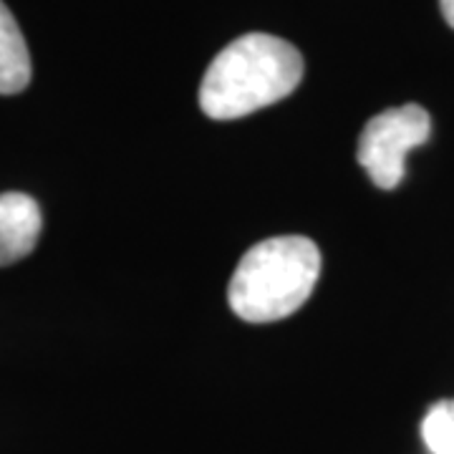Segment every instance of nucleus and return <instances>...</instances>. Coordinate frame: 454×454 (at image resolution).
I'll return each instance as SVG.
<instances>
[{"label":"nucleus","instance_id":"obj_6","mask_svg":"<svg viewBox=\"0 0 454 454\" xmlns=\"http://www.w3.org/2000/svg\"><path fill=\"white\" fill-rule=\"evenodd\" d=\"M422 439L432 454H454V399L429 406L422 419Z\"/></svg>","mask_w":454,"mask_h":454},{"label":"nucleus","instance_id":"obj_2","mask_svg":"<svg viewBox=\"0 0 454 454\" xmlns=\"http://www.w3.org/2000/svg\"><path fill=\"white\" fill-rule=\"evenodd\" d=\"M321 276V253L313 240L283 235L253 245L227 286L235 316L247 324L288 318L310 298Z\"/></svg>","mask_w":454,"mask_h":454},{"label":"nucleus","instance_id":"obj_3","mask_svg":"<svg viewBox=\"0 0 454 454\" xmlns=\"http://www.w3.org/2000/svg\"><path fill=\"white\" fill-rule=\"evenodd\" d=\"M432 119L419 104H404L369 119L358 137V164L381 190H394L406 175V154L424 145Z\"/></svg>","mask_w":454,"mask_h":454},{"label":"nucleus","instance_id":"obj_1","mask_svg":"<svg viewBox=\"0 0 454 454\" xmlns=\"http://www.w3.org/2000/svg\"><path fill=\"white\" fill-rule=\"evenodd\" d=\"M303 79V56L270 33H247L212 59L200 86L210 119H240L286 98Z\"/></svg>","mask_w":454,"mask_h":454},{"label":"nucleus","instance_id":"obj_4","mask_svg":"<svg viewBox=\"0 0 454 454\" xmlns=\"http://www.w3.org/2000/svg\"><path fill=\"white\" fill-rule=\"evenodd\" d=\"M41 207L31 195H0V265H11L33 253L41 235Z\"/></svg>","mask_w":454,"mask_h":454},{"label":"nucleus","instance_id":"obj_7","mask_svg":"<svg viewBox=\"0 0 454 454\" xmlns=\"http://www.w3.org/2000/svg\"><path fill=\"white\" fill-rule=\"evenodd\" d=\"M439 8H442V16L454 28V0H439Z\"/></svg>","mask_w":454,"mask_h":454},{"label":"nucleus","instance_id":"obj_5","mask_svg":"<svg viewBox=\"0 0 454 454\" xmlns=\"http://www.w3.org/2000/svg\"><path fill=\"white\" fill-rule=\"evenodd\" d=\"M31 82V53L13 13L0 0V94H18Z\"/></svg>","mask_w":454,"mask_h":454}]
</instances>
